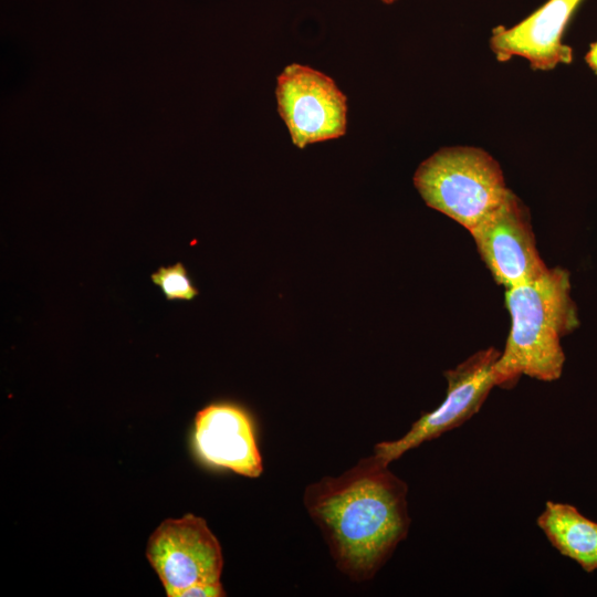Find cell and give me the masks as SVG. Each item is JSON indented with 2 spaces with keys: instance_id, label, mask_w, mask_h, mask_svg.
I'll return each mask as SVG.
<instances>
[{
  "instance_id": "7a4b0ae2",
  "label": "cell",
  "mask_w": 597,
  "mask_h": 597,
  "mask_svg": "<svg viewBox=\"0 0 597 597\" xmlns=\"http://www.w3.org/2000/svg\"><path fill=\"white\" fill-rule=\"evenodd\" d=\"M505 306L511 328L493 367L496 386L511 388L523 375L558 379L565 363L561 338L579 325L568 271L547 269L536 280L505 290Z\"/></svg>"
},
{
  "instance_id": "52a82bcc",
  "label": "cell",
  "mask_w": 597,
  "mask_h": 597,
  "mask_svg": "<svg viewBox=\"0 0 597 597\" xmlns=\"http://www.w3.org/2000/svg\"><path fill=\"white\" fill-rule=\"evenodd\" d=\"M469 232L492 277L505 290L532 282L548 269L537 250L528 209L510 189Z\"/></svg>"
},
{
  "instance_id": "7c38bea8",
  "label": "cell",
  "mask_w": 597,
  "mask_h": 597,
  "mask_svg": "<svg viewBox=\"0 0 597 597\" xmlns=\"http://www.w3.org/2000/svg\"><path fill=\"white\" fill-rule=\"evenodd\" d=\"M226 591L220 582L198 584L180 590L176 597H223Z\"/></svg>"
},
{
  "instance_id": "5bb4252c",
  "label": "cell",
  "mask_w": 597,
  "mask_h": 597,
  "mask_svg": "<svg viewBox=\"0 0 597 597\" xmlns=\"http://www.w3.org/2000/svg\"><path fill=\"white\" fill-rule=\"evenodd\" d=\"M383 2L387 3V4H390V3H394L395 1L397 0H381Z\"/></svg>"
},
{
  "instance_id": "8992f818",
  "label": "cell",
  "mask_w": 597,
  "mask_h": 597,
  "mask_svg": "<svg viewBox=\"0 0 597 597\" xmlns=\"http://www.w3.org/2000/svg\"><path fill=\"white\" fill-rule=\"evenodd\" d=\"M146 556L168 597L193 585L220 582V543L206 521L191 513L161 522L148 538Z\"/></svg>"
},
{
  "instance_id": "8fae6325",
  "label": "cell",
  "mask_w": 597,
  "mask_h": 597,
  "mask_svg": "<svg viewBox=\"0 0 597 597\" xmlns=\"http://www.w3.org/2000/svg\"><path fill=\"white\" fill-rule=\"evenodd\" d=\"M150 280L160 289L167 301H192L199 294L198 287L181 262L158 268L150 274Z\"/></svg>"
},
{
  "instance_id": "277c9868",
  "label": "cell",
  "mask_w": 597,
  "mask_h": 597,
  "mask_svg": "<svg viewBox=\"0 0 597 597\" xmlns=\"http://www.w3.org/2000/svg\"><path fill=\"white\" fill-rule=\"evenodd\" d=\"M500 354L494 347H489L474 353L455 368L444 371L448 387L443 401L432 411L422 413L399 439L377 443L374 454L389 464L410 449L470 419L496 386L493 367Z\"/></svg>"
},
{
  "instance_id": "5b68a950",
  "label": "cell",
  "mask_w": 597,
  "mask_h": 597,
  "mask_svg": "<svg viewBox=\"0 0 597 597\" xmlns=\"http://www.w3.org/2000/svg\"><path fill=\"white\" fill-rule=\"evenodd\" d=\"M275 95L279 114L296 147L346 133L347 98L326 74L292 63L277 76Z\"/></svg>"
},
{
  "instance_id": "30bf717a",
  "label": "cell",
  "mask_w": 597,
  "mask_h": 597,
  "mask_svg": "<svg viewBox=\"0 0 597 597\" xmlns=\"http://www.w3.org/2000/svg\"><path fill=\"white\" fill-rule=\"evenodd\" d=\"M537 525L562 555L588 573L597 569V522L573 505L548 501Z\"/></svg>"
},
{
  "instance_id": "ba28073f",
  "label": "cell",
  "mask_w": 597,
  "mask_h": 597,
  "mask_svg": "<svg viewBox=\"0 0 597 597\" xmlns=\"http://www.w3.org/2000/svg\"><path fill=\"white\" fill-rule=\"evenodd\" d=\"M193 447L207 464L258 478L263 472L249 413L231 402H213L195 417Z\"/></svg>"
},
{
  "instance_id": "4fadbf2b",
  "label": "cell",
  "mask_w": 597,
  "mask_h": 597,
  "mask_svg": "<svg viewBox=\"0 0 597 597\" xmlns=\"http://www.w3.org/2000/svg\"><path fill=\"white\" fill-rule=\"evenodd\" d=\"M585 60L588 66L597 74V41L590 45Z\"/></svg>"
},
{
  "instance_id": "9c48e42d",
  "label": "cell",
  "mask_w": 597,
  "mask_h": 597,
  "mask_svg": "<svg viewBox=\"0 0 597 597\" xmlns=\"http://www.w3.org/2000/svg\"><path fill=\"white\" fill-rule=\"evenodd\" d=\"M580 1L548 0L517 24L496 27L490 39L491 50L501 62L520 56L534 70L547 71L558 64H569L573 51L562 39Z\"/></svg>"
},
{
  "instance_id": "6da1fadb",
  "label": "cell",
  "mask_w": 597,
  "mask_h": 597,
  "mask_svg": "<svg viewBox=\"0 0 597 597\" xmlns=\"http://www.w3.org/2000/svg\"><path fill=\"white\" fill-rule=\"evenodd\" d=\"M388 465L373 453L304 491L337 568L355 582L374 577L409 530L408 486Z\"/></svg>"
},
{
  "instance_id": "3957f363",
  "label": "cell",
  "mask_w": 597,
  "mask_h": 597,
  "mask_svg": "<svg viewBox=\"0 0 597 597\" xmlns=\"http://www.w3.org/2000/svg\"><path fill=\"white\" fill-rule=\"evenodd\" d=\"M413 185L426 205L468 231L491 213L509 188L499 163L471 146L444 147L423 160Z\"/></svg>"
}]
</instances>
